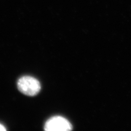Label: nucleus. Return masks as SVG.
I'll use <instances>...</instances> for the list:
<instances>
[{
    "label": "nucleus",
    "mask_w": 131,
    "mask_h": 131,
    "mask_svg": "<svg viewBox=\"0 0 131 131\" xmlns=\"http://www.w3.org/2000/svg\"><path fill=\"white\" fill-rule=\"evenodd\" d=\"M18 88L19 90L25 95L35 96L38 93L41 86L38 80L33 77L25 76L19 79L18 81Z\"/></svg>",
    "instance_id": "obj_1"
},
{
    "label": "nucleus",
    "mask_w": 131,
    "mask_h": 131,
    "mask_svg": "<svg viewBox=\"0 0 131 131\" xmlns=\"http://www.w3.org/2000/svg\"><path fill=\"white\" fill-rule=\"evenodd\" d=\"M72 126L70 122L65 118L55 116L47 121L44 129L48 131H68L72 130Z\"/></svg>",
    "instance_id": "obj_2"
},
{
    "label": "nucleus",
    "mask_w": 131,
    "mask_h": 131,
    "mask_svg": "<svg viewBox=\"0 0 131 131\" xmlns=\"http://www.w3.org/2000/svg\"><path fill=\"white\" fill-rule=\"evenodd\" d=\"M6 130V129H5V127L3 125L0 124V131H5Z\"/></svg>",
    "instance_id": "obj_3"
}]
</instances>
